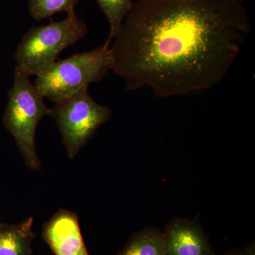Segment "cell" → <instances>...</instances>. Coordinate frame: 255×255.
Listing matches in <instances>:
<instances>
[{"instance_id": "obj_1", "label": "cell", "mask_w": 255, "mask_h": 255, "mask_svg": "<svg viewBox=\"0 0 255 255\" xmlns=\"http://www.w3.org/2000/svg\"><path fill=\"white\" fill-rule=\"evenodd\" d=\"M242 0H137L110 46L128 90L187 95L219 83L251 29Z\"/></svg>"}, {"instance_id": "obj_6", "label": "cell", "mask_w": 255, "mask_h": 255, "mask_svg": "<svg viewBox=\"0 0 255 255\" xmlns=\"http://www.w3.org/2000/svg\"><path fill=\"white\" fill-rule=\"evenodd\" d=\"M42 238L55 255H90L79 224L78 215L60 209L43 224Z\"/></svg>"}, {"instance_id": "obj_7", "label": "cell", "mask_w": 255, "mask_h": 255, "mask_svg": "<svg viewBox=\"0 0 255 255\" xmlns=\"http://www.w3.org/2000/svg\"><path fill=\"white\" fill-rule=\"evenodd\" d=\"M162 233L166 255H216L209 238L196 220L176 218Z\"/></svg>"}, {"instance_id": "obj_10", "label": "cell", "mask_w": 255, "mask_h": 255, "mask_svg": "<svg viewBox=\"0 0 255 255\" xmlns=\"http://www.w3.org/2000/svg\"><path fill=\"white\" fill-rule=\"evenodd\" d=\"M110 24V34L107 42L118 36L124 19L131 9L132 0H95Z\"/></svg>"}, {"instance_id": "obj_12", "label": "cell", "mask_w": 255, "mask_h": 255, "mask_svg": "<svg viewBox=\"0 0 255 255\" xmlns=\"http://www.w3.org/2000/svg\"><path fill=\"white\" fill-rule=\"evenodd\" d=\"M223 255H255V242L245 248L229 250Z\"/></svg>"}, {"instance_id": "obj_2", "label": "cell", "mask_w": 255, "mask_h": 255, "mask_svg": "<svg viewBox=\"0 0 255 255\" xmlns=\"http://www.w3.org/2000/svg\"><path fill=\"white\" fill-rule=\"evenodd\" d=\"M87 33L86 23L75 11L62 21L30 28L16 48L15 70L28 77L38 76L58 60L64 50L85 38Z\"/></svg>"}, {"instance_id": "obj_11", "label": "cell", "mask_w": 255, "mask_h": 255, "mask_svg": "<svg viewBox=\"0 0 255 255\" xmlns=\"http://www.w3.org/2000/svg\"><path fill=\"white\" fill-rule=\"evenodd\" d=\"M80 0H28V11L33 19L42 21L60 12H72Z\"/></svg>"}, {"instance_id": "obj_9", "label": "cell", "mask_w": 255, "mask_h": 255, "mask_svg": "<svg viewBox=\"0 0 255 255\" xmlns=\"http://www.w3.org/2000/svg\"><path fill=\"white\" fill-rule=\"evenodd\" d=\"M117 255H166L163 233L148 227L134 233Z\"/></svg>"}, {"instance_id": "obj_3", "label": "cell", "mask_w": 255, "mask_h": 255, "mask_svg": "<svg viewBox=\"0 0 255 255\" xmlns=\"http://www.w3.org/2000/svg\"><path fill=\"white\" fill-rule=\"evenodd\" d=\"M110 43L58 60L36 76L34 85L44 98L57 103L100 82L112 69Z\"/></svg>"}, {"instance_id": "obj_13", "label": "cell", "mask_w": 255, "mask_h": 255, "mask_svg": "<svg viewBox=\"0 0 255 255\" xmlns=\"http://www.w3.org/2000/svg\"><path fill=\"white\" fill-rule=\"evenodd\" d=\"M242 1H246V0H242Z\"/></svg>"}, {"instance_id": "obj_5", "label": "cell", "mask_w": 255, "mask_h": 255, "mask_svg": "<svg viewBox=\"0 0 255 255\" xmlns=\"http://www.w3.org/2000/svg\"><path fill=\"white\" fill-rule=\"evenodd\" d=\"M50 115L59 128L69 158L73 159L97 129L110 120L112 111L95 102L87 87L55 103Z\"/></svg>"}, {"instance_id": "obj_4", "label": "cell", "mask_w": 255, "mask_h": 255, "mask_svg": "<svg viewBox=\"0 0 255 255\" xmlns=\"http://www.w3.org/2000/svg\"><path fill=\"white\" fill-rule=\"evenodd\" d=\"M9 100L5 109L3 124L14 137L28 168L41 169L36 151V132L38 123L51 109L44 102L29 77L15 70L14 83L9 90Z\"/></svg>"}, {"instance_id": "obj_14", "label": "cell", "mask_w": 255, "mask_h": 255, "mask_svg": "<svg viewBox=\"0 0 255 255\" xmlns=\"http://www.w3.org/2000/svg\"><path fill=\"white\" fill-rule=\"evenodd\" d=\"M0 223H1V221H0Z\"/></svg>"}, {"instance_id": "obj_8", "label": "cell", "mask_w": 255, "mask_h": 255, "mask_svg": "<svg viewBox=\"0 0 255 255\" xmlns=\"http://www.w3.org/2000/svg\"><path fill=\"white\" fill-rule=\"evenodd\" d=\"M33 218L18 224L0 223V255H32Z\"/></svg>"}]
</instances>
